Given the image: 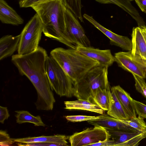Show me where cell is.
I'll return each instance as SVG.
<instances>
[{
    "label": "cell",
    "instance_id": "1",
    "mask_svg": "<svg viewBox=\"0 0 146 146\" xmlns=\"http://www.w3.org/2000/svg\"><path fill=\"white\" fill-rule=\"evenodd\" d=\"M48 56L46 50L39 46L31 53L12 56L11 61L20 74L26 76L36 90L38 97L35 104L38 110H52L55 102L46 72Z\"/></svg>",
    "mask_w": 146,
    "mask_h": 146
},
{
    "label": "cell",
    "instance_id": "2",
    "mask_svg": "<svg viewBox=\"0 0 146 146\" xmlns=\"http://www.w3.org/2000/svg\"><path fill=\"white\" fill-rule=\"evenodd\" d=\"M37 14L43 25V33L49 38L62 43L65 32L64 11L62 2L53 0L31 7Z\"/></svg>",
    "mask_w": 146,
    "mask_h": 146
},
{
    "label": "cell",
    "instance_id": "3",
    "mask_svg": "<svg viewBox=\"0 0 146 146\" xmlns=\"http://www.w3.org/2000/svg\"><path fill=\"white\" fill-rule=\"evenodd\" d=\"M50 56L74 83L89 70L99 66L97 61L81 54L76 49L58 47L52 50Z\"/></svg>",
    "mask_w": 146,
    "mask_h": 146
},
{
    "label": "cell",
    "instance_id": "4",
    "mask_svg": "<svg viewBox=\"0 0 146 146\" xmlns=\"http://www.w3.org/2000/svg\"><path fill=\"white\" fill-rule=\"evenodd\" d=\"M108 67L99 66L87 72L74 83L73 95L77 99L92 103L94 97L101 89H110L108 79Z\"/></svg>",
    "mask_w": 146,
    "mask_h": 146
},
{
    "label": "cell",
    "instance_id": "5",
    "mask_svg": "<svg viewBox=\"0 0 146 146\" xmlns=\"http://www.w3.org/2000/svg\"><path fill=\"white\" fill-rule=\"evenodd\" d=\"M46 70L52 90L60 96L72 97L74 82L50 56L47 58Z\"/></svg>",
    "mask_w": 146,
    "mask_h": 146
},
{
    "label": "cell",
    "instance_id": "6",
    "mask_svg": "<svg viewBox=\"0 0 146 146\" xmlns=\"http://www.w3.org/2000/svg\"><path fill=\"white\" fill-rule=\"evenodd\" d=\"M43 29L41 21L36 13L26 24L20 34L18 54H26L36 50L39 47Z\"/></svg>",
    "mask_w": 146,
    "mask_h": 146
},
{
    "label": "cell",
    "instance_id": "7",
    "mask_svg": "<svg viewBox=\"0 0 146 146\" xmlns=\"http://www.w3.org/2000/svg\"><path fill=\"white\" fill-rule=\"evenodd\" d=\"M64 14L66 29L62 43L70 48L76 49L78 46H91L90 41L77 18L66 7Z\"/></svg>",
    "mask_w": 146,
    "mask_h": 146
},
{
    "label": "cell",
    "instance_id": "8",
    "mask_svg": "<svg viewBox=\"0 0 146 146\" xmlns=\"http://www.w3.org/2000/svg\"><path fill=\"white\" fill-rule=\"evenodd\" d=\"M111 135L105 128L94 126L80 132H76L69 137L71 146H89L110 139Z\"/></svg>",
    "mask_w": 146,
    "mask_h": 146
},
{
    "label": "cell",
    "instance_id": "9",
    "mask_svg": "<svg viewBox=\"0 0 146 146\" xmlns=\"http://www.w3.org/2000/svg\"><path fill=\"white\" fill-rule=\"evenodd\" d=\"M118 66L124 70L144 79L146 78V60L131 50L116 53L114 56Z\"/></svg>",
    "mask_w": 146,
    "mask_h": 146
},
{
    "label": "cell",
    "instance_id": "10",
    "mask_svg": "<svg viewBox=\"0 0 146 146\" xmlns=\"http://www.w3.org/2000/svg\"><path fill=\"white\" fill-rule=\"evenodd\" d=\"M115 142V146H137L146 137L145 133L138 131L107 129Z\"/></svg>",
    "mask_w": 146,
    "mask_h": 146
},
{
    "label": "cell",
    "instance_id": "11",
    "mask_svg": "<svg viewBox=\"0 0 146 146\" xmlns=\"http://www.w3.org/2000/svg\"><path fill=\"white\" fill-rule=\"evenodd\" d=\"M83 17L106 35L110 39L111 44L119 46L124 50H131V40L127 37L118 35L107 29L96 21L92 16L85 14Z\"/></svg>",
    "mask_w": 146,
    "mask_h": 146
},
{
    "label": "cell",
    "instance_id": "12",
    "mask_svg": "<svg viewBox=\"0 0 146 146\" xmlns=\"http://www.w3.org/2000/svg\"><path fill=\"white\" fill-rule=\"evenodd\" d=\"M76 50L83 55L98 62L100 66L108 67L115 61L114 56L109 49L102 50L91 46H78Z\"/></svg>",
    "mask_w": 146,
    "mask_h": 146
},
{
    "label": "cell",
    "instance_id": "13",
    "mask_svg": "<svg viewBox=\"0 0 146 146\" xmlns=\"http://www.w3.org/2000/svg\"><path fill=\"white\" fill-rule=\"evenodd\" d=\"M98 116V118L88 121V123L94 126L102 127L107 129L138 131L135 129L126 124L122 120L113 118L107 113H104Z\"/></svg>",
    "mask_w": 146,
    "mask_h": 146
},
{
    "label": "cell",
    "instance_id": "14",
    "mask_svg": "<svg viewBox=\"0 0 146 146\" xmlns=\"http://www.w3.org/2000/svg\"><path fill=\"white\" fill-rule=\"evenodd\" d=\"M0 20L2 23L15 26L23 23V19L5 0H0Z\"/></svg>",
    "mask_w": 146,
    "mask_h": 146
},
{
    "label": "cell",
    "instance_id": "15",
    "mask_svg": "<svg viewBox=\"0 0 146 146\" xmlns=\"http://www.w3.org/2000/svg\"><path fill=\"white\" fill-rule=\"evenodd\" d=\"M111 91L114 92L130 119L136 117L133 99L129 94L119 85L112 87L111 88Z\"/></svg>",
    "mask_w": 146,
    "mask_h": 146
},
{
    "label": "cell",
    "instance_id": "16",
    "mask_svg": "<svg viewBox=\"0 0 146 146\" xmlns=\"http://www.w3.org/2000/svg\"><path fill=\"white\" fill-rule=\"evenodd\" d=\"M20 38V34L13 36L7 35L0 39V60L12 55L17 50Z\"/></svg>",
    "mask_w": 146,
    "mask_h": 146
},
{
    "label": "cell",
    "instance_id": "17",
    "mask_svg": "<svg viewBox=\"0 0 146 146\" xmlns=\"http://www.w3.org/2000/svg\"><path fill=\"white\" fill-rule=\"evenodd\" d=\"M69 137L63 135L57 134L53 136L42 135L37 137H29L24 138L12 139L14 142L22 143L34 142L53 143L58 144L60 146H67L68 143L66 140Z\"/></svg>",
    "mask_w": 146,
    "mask_h": 146
},
{
    "label": "cell",
    "instance_id": "18",
    "mask_svg": "<svg viewBox=\"0 0 146 146\" xmlns=\"http://www.w3.org/2000/svg\"><path fill=\"white\" fill-rule=\"evenodd\" d=\"M102 4H113L116 5L129 14L137 22L139 26L145 25L144 21L131 0H95Z\"/></svg>",
    "mask_w": 146,
    "mask_h": 146
},
{
    "label": "cell",
    "instance_id": "19",
    "mask_svg": "<svg viewBox=\"0 0 146 146\" xmlns=\"http://www.w3.org/2000/svg\"><path fill=\"white\" fill-rule=\"evenodd\" d=\"M132 53L146 60V42L139 27H134L131 34Z\"/></svg>",
    "mask_w": 146,
    "mask_h": 146
},
{
    "label": "cell",
    "instance_id": "20",
    "mask_svg": "<svg viewBox=\"0 0 146 146\" xmlns=\"http://www.w3.org/2000/svg\"><path fill=\"white\" fill-rule=\"evenodd\" d=\"M64 104V108L66 109L85 110L100 114L104 112L98 105L86 100L78 99L75 101H65Z\"/></svg>",
    "mask_w": 146,
    "mask_h": 146
},
{
    "label": "cell",
    "instance_id": "21",
    "mask_svg": "<svg viewBox=\"0 0 146 146\" xmlns=\"http://www.w3.org/2000/svg\"><path fill=\"white\" fill-rule=\"evenodd\" d=\"M111 98L109 110L107 114L110 116L120 120L130 119L122 106L119 101L115 95L111 91Z\"/></svg>",
    "mask_w": 146,
    "mask_h": 146
},
{
    "label": "cell",
    "instance_id": "22",
    "mask_svg": "<svg viewBox=\"0 0 146 146\" xmlns=\"http://www.w3.org/2000/svg\"><path fill=\"white\" fill-rule=\"evenodd\" d=\"M111 98V93L110 89H101L96 93L92 103L104 111H108L109 109Z\"/></svg>",
    "mask_w": 146,
    "mask_h": 146
},
{
    "label": "cell",
    "instance_id": "23",
    "mask_svg": "<svg viewBox=\"0 0 146 146\" xmlns=\"http://www.w3.org/2000/svg\"><path fill=\"white\" fill-rule=\"evenodd\" d=\"M15 112L16 113L15 115L16 122L18 124L29 122L36 126H44L45 125L39 115L35 116L27 111H16Z\"/></svg>",
    "mask_w": 146,
    "mask_h": 146
},
{
    "label": "cell",
    "instance_id": "24",
    "mask_svg": "<svg viewBox=\"0 0 146 146\" xmlns=\"http://www.w3.org/2000/svg\"><path fill=\"white\" fill-rule=\"evenodd\" d=\"M62 2L77 18L84 22L81 13V0H62Z\"/></svg>",
    "mask_w": 146,
    "mask_h": 146
},
{
    "label": "cell",
    "instance_id": "25",
    "mask_svg": "<svg viewBox=\"0 0 146 146\" xmlns=\"http://www.w3.org/2000/svg\"><path fill=\"white\" fill-rule=\"evenodd\" d=\"M122 120L126 124L138 131L144 133H146V124L144 119L138 117L129 120Z\"/></svg>",
    "mask_w": 146,
    "mask_h": 146
},
{
    "label": "cell",
    "instance_id": "26",
    "mask_svg": "<svg viewBox=\"0 0 146 146\" xmlns=\"http://www.w3.org/2000/svg\"><path fill=\"white\" fill-rule=\"evenodd\" d=\"M132 74L135 82V86L136 90L146 98V83L144 78Z\"/></svg>",
    "mask_w": 146,
    "mask_h": 146
},
{
    "label": "cell",
    "instance_id": "27",
    "mask_svg": "<svg viewBox=\"0 0 146 146\" xmlns=\"http://www.w3.org/2000/svg\"><path fill=\"white\" fill-rule=\"evenodd\" d=\"M67 121L72 122H78L88 121L98 118V116H92L84 115H68L65 117Z\"/></svg>",
    "mask_w": 146,
    "mask_h": 146
},
{
    "label": "cell",
    "instance_id": "28",
    "mask_svg": "<svg viewBox=\"0 0 146 146\" xmlns=\"http://www.w3.org/2000/svg\"><path fill=\"white\" fill-rule=\"evenodd\" d=\"M136 113L138 117L146 118V105L140 102L133 100Z\"/></svg>",
    "mask_w": 146,
    "mask_h": 146
},
{
    "label": "cell",
    "instance_id": "29",
    "mask_svg": "<svg viewBox=\"0 0 146 146\" xmlns=\"http://www.w3.org/2000/svg\"><path fill=\"white\" fill-rule=\"evenodd\" d=\"M14 142L12 139L11 138L9 135L5 131H0V146H9Z\"/></svg>",
    "mask_w": 146,
    "mask_h": 146
},
{
    "label": "cell",
    "instance_id": "30",
    "mask_svg": "<svg viewBox=\"0 0 146 146\" xmlns=\"http://www.w3.org/2000/svg\"><path fill=\"white\" fill-rule=\"evenodd\" d=\"M53 0H19V4L21 8L31 7L37 4ZM62 1V0H59Z\"/></svg>",
    "mask_w": 146,
    "mask_h": 146
},
{
    "label": "cell",
    "instance_id": "31",
    "mask_svg": "<svg viewBox=\"0 0 146 146\" xmlns=\"http://www.w3.org/2000/svg\"><path fill=\"white\" fill-rule=\"evenodd\" d=\"M10 116L7 107L0 106V122L3 124L5 119H7Z\"/></svg>",
    "mask_w": 146,
    "mask_h": 146
},
{
    "label": "cell",
    "instance_id": "32",
    "mask_svg": "<svg viewBox=\"0 0 146 146\" xmlns=\"http://www.w3.org/2000/svg\"><path fill=\"white\" fill-rule=\"evenodd\" d=\"M18 145L19 146H60V145L55 143H48L43 142H34L27 143H17Z\"/></svg>",
    "mask_w": 146,
    "mask_h": 146
},
{
    "label": "cell",
    "instance_id": "33",
    "mask_svg": "<svg viewBox=\"0 0 146 146\" xmlns=\"http://www.w3.org/2000/svg\"><path fill=\"white\" fill-rule=\"evenodd\" d=\"M114 141L110 139L90 145V146H115Z\"/></svg>",
    "mask_w": 146,
    "mask_h": 146
},
{
    "label": "cell",
    "instance_id": "34",
    "mask_svg": "<svg viewBox=\"0 0 146 146\" xmlns=\"http://www.w3.org/2000/svg\"><path fill=\"white\" fill-rule=\"evenodd\" d=\"M141 10L146 13V0H134Z\"/></svg>",
    "mask_w": 146,
    "mask_h": 146
},
{
    "label": "cell",
    "instance_id": "35",
    "mask_svg": "<svg viewBox=\"0 0 146 146\" xmlns=\"http://www.w3.org/2000/svg\"><path fill=\"white\" fill-rule=\"evenodd\" d=\"M140 27L142 33L146 42V27L145 25L141 26Z\"/></svg>",
    "mask_w": 146,
    "mask_h": 146
},
{
    "label": "cell",
    "instance_id": "36",
    "mask_svg": "<svg viewBox=\"0 0 146 146\" xmlns=\"http://www.w3.org/2000/svg\"><path fill=\"white\" fill-rule=\"evenodd\" d=\"M131 0V1H133V0Z\"/></svg>",
    "mask_w": 146,
    "mask_h": 146
},
{
    "label": "cell",
    "instance_id": "37",
    "mask_svg": "<svg viewBox=\"0 0 146 146\" xmlns=\"http://www.w3.org/2000/svg\"><path fill=\"white\" fill-rule=\"evenodd\" d=\"M145 134H146V133H145Z\"/></svg>",
    "mask_w": 146,
    "mask_h": 146
}]
</instances>
